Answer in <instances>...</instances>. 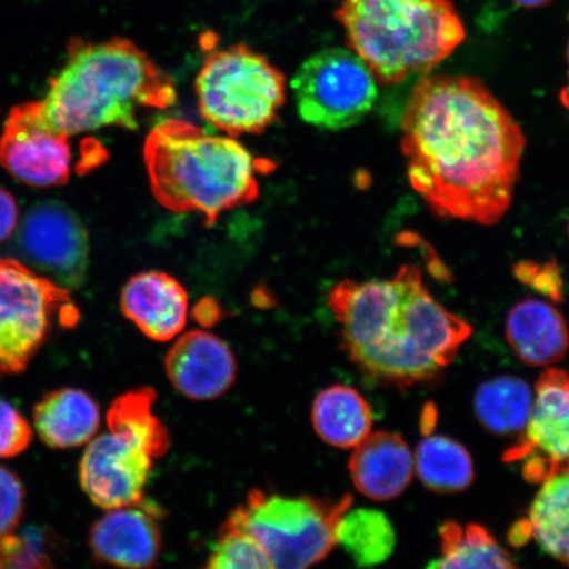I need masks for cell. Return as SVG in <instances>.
<instances>
[{"mask_svg":"<svg viewBox=\"0 0 569 569\" xmlns=\"http://www.w3.org/2000/svg\"><path fill=\"white\" fill-rule=\"evenodd\" d=\"M525 134L471 77H426L402 117L401 148L412 189L440 218L493 226L508 212Z\"/></svg>","mask_w":569,"mask_h":569,"instance_id":"1","label":"cell"},{"mask_svg":"<svg viewBox=\"0 0 569 569\" xmlns=\"http://www.w3.org/2000/svg\"><path fill=\"white\" fill-rule=\"evenodd\" d=\"M327 302L348 358L381 386L438 379L472 336L467 320L433 298L416 266H402L389 280L340 281Z\"/></svg>","mask_w":569,"mask_h":569,"instance_id":"2","label":"cell"},{"mask_svg":"<svg viewBox=\"0 0 569 569\" xmlns=\"http://www.w3.org/2000/svg\"><path fill=\"white\" fill-rule=\"evenodd\" d=\"M176 101L172 77L131 40L74 38L42 104L53 127L71 137L104 127L138 130L140 110H167Z\"/></svg>","mask_w":569,"mask_h":569,"instance_id":"3","label":"cell"},{"mask_svg":"<svg viewBox=\"0 0 569 569\" xmlns=\"http://www.w3.org/2000/svg\"><path fill=\"white\" fill-rule=\"evenodd\" d=\"M144 161L152 193L163 208L202 213L212 226L222 213L260 194L262 166L239 141L213 137L182 119H167L149 132Z\"/></svg>","mask_w":569,"mask_h":569,"instance_id":"4","label":"cell"},{"mask_svg":"<svg viewBox=\"0 0 569 569\" xmlns=\"http://www.w3.org/2000/svg\"><path fill=\"white\" fill-rule=\"evenodd\" d=\"M337 18L383 87L430 73L466 39L451 0H345Z\"/></svg>","mask_w":569,"mask_h":569,"instance_id":"5","label":"cell"},{"mask_svg":"<svg viewBox=\"0 0 569 569\" xmlns=\"http://www.w3.org/2000/svg\"><path fill=\"white\" fill-rule=\"evenodd\" d=\"M153 389L128 391L107 411L109 431L91 439L80 465L84 493L107 510L144 501L154 460L169 451V431L154 415Z\"/></svg>","mask_w":569,"mask_h":569,"instance_id":"6","label":"cell"},{"mask_svg":"<svg viewBox=\"0 0 569 569\" xmlns=\"http://www.w3.org/2000/svg\"><path fill=\"white\" fill-rule=\"evenodd\" d=\"M202 118L230 137L259 134L272 126L287 101V78L267 57L244 46L212 51L197 76Z\"/></svg>","mask_w":569,"mask_h":569,"instance_id":"7","label":"cell"},{"mask_svg":"<svg viewBox=\"0 0 569 569\" xmlns=\"http://www.w3.org/2000/svg\"><path fill=\"white\" fill-rule=\"evenodd\" d=\"M351 507V496L323 500L254 489L226 523L252 538L273 569H311L337 546V523Z\"/></svg>","mask_w":569,"mask_h":569,"instance_id":"8","label":"cell"},{"mask_svg":"<svg viewBox=\"0 0 569 569\" xmlns=\"http://www.w3.org/2000/svg\"><path fill=\"white\" fill-rule=\"evenodd\" d=\"M291 90L305 122L326 131L360 123L379 97L372 71L358 54L343 48L310 56L296 71Z\"/></svg>","mask_w":569,"mask_h":569,"instance_id":"9","label":"cell"},{"mask_svg":"<svg viewBox=\"0 0 569 569\" xmlns=\"http://www.w3.org/2000/svg\"><path fill=\"white\" fill-rule=\"evenodd\" d=\"M73 310L69 290L18 260L0 258V373L24 371L56 316Z\"/></svg>","mask_w":569,"mask_h":569,"instance_id":"10","label":"cell"},{"mask_svg":"<svg viewBox=\"0 0 569 569\" xmlns=\"http://www.w3.org/2000/svg\"><path fill=\"white\" fill-rule=\"evenodd\" d=\"M13 251L47 279L70 290L87 279L90 240L74 210L59 201H42L26 213L13 241Z\"/></svg>","mask_w":569,"mask_h":569,"instance_id":"11","label":"cell"},{"mask_svg":"<svg viewBox=\"0 0 569 569\" xmlns=\"http://www.w3.org/2000/svg\"><path fill=\"white\" fill-rule=\"evenodd\" d=\"M523 436L503 460L521 462L530 483H543L569 471V373L550 368L539 376Z\"/></svg>","mask_w":569,"mask_h":569,"instance_id":"12","label":"cell"},{"mask_svg":"<svg viewBox=\"0 0 569 569\" xmlns=\"http://www.w3.org/2000/svg\"><path fill=\"white\" fill-rule=\"evenodd\" d=\"M0 166L33 188L69 181V137L53 127L42 102L19 104L10 111L0 134Z\"/></svg>","mask_w":569,"mask_h":569,"instance_id":"13","label":"cell"},{"mask_svg":"<svg viewBox=\"0 0 569 569\" xmlns=\"http://www.w3.org/2000/svg\"><path fill=\"white\" fill-rule=\"evenodd\" d=\"M166 371L172 387L188 400L212 401L233 386L238 365L224 340L193 330L183 333L170 347Z\"/></svg>","mask_w":569,"mask_h":569,"instance_id":"14","label":"cell"},{"mask_svg":"<svg viewBox=\"0 0 569 569\" xmlns=\"http://www.w3.org/2000/svg\"><path fill=\"white\" fill-rule=\"evenodd\" d=\"M159 510L144 501L107 513L92 526L89 546L106 566L118 569H152L161 552Z\"/></svg>","mask_w":569,"mask_h":569,"instance_id":"15","label":"cell"},{"mask_svg":"<svg viewBox=\"0 0 569 569\" xmlns=\"http://www.w3.org/2000/svg\"><path fill=\"white\" fill-rule=\"evenodd\" d=\"M120 308L146 337L169 341L187 326L188 291L174 277L149 270L131 277L124 284Z\"/></svg>","mask_w":569,"mask_h":569,"instance_id":"16","label":"cell"},{"mask_svg":"<svg viewBox=\"0 0 569 569\" xmlns=\"http://www.w3.org/2000/svg\"><path fill=\"white\" fill-rule=\"evenodd\" d=\"M348 469L355 488L362 496L375 501H389L409 487L415 458L398 433L377 431L353 448Z\"/></svg>","mask_w":569,"mask_h":569,"instance_id":"17","label":"cell"},{"mask_svg":"<svg viewBox=\"0 0 569 569\" xmlns=\"http://www.w3.org/2000/svg\"><path fill=\"white\" fill-rule=\"evenodd\" d=\"M511 350L526 365L549 367L566 358L569 331L561 312L549 302L526 298L510 309L505 325Z\"/></svg>","mask_w":569,"mask_h":569,"instance_id":"18","label":"cell"},{"mask_svg":"<svg viewBox=\"0 0 569 569\" xmlns=\"http://www.w3.org/2000/svg\"><path fill=\"white\" fill-rule=\"evenodd\" d=\"M33 421L42 442L63 450L94 438L101 425V410L87 391L63 388L42 397L34 407Z\"/></svg>","mask_w":569,"mask_h":569,"instance_id":"19","label":"cell"},{"mask_svg":"<svg viewBox=\"0 0 569 569\" xmlns=\"http://www.w3.org/2000/svg\"><path fill=\"white\" fill-rule=\"evenodd\" d=\"M311 422L325 443L355 448L371 433L372 409L360 391L346 386L327 388L316 397Z\"/></svg>","mask_w":569,"mask_h":569,"instance_id":"20","label":"cell"},{"mask_svg":"<svg viewBox=\"0 0 569 569\" xmlns=\"http://www.w3.org/2000/svg\"><path fill=\"white\" fill-rule=\"evenodd\" d=\"M439 538L442 555L426 569H517L509 552L478 523L447 521Z\"/></svg>","mask_w":569,"mask_h":569,"instance_id":"21","label":"cell"},{"mask_svg":"<svg viewBox=\"0 0 569 569\" xmlns=\"http://www.w3.org/2000/svg\"><path fill=\"white\" fill-rule=\"evenodd\" d=\"M522 522L528 538L569 567V471L542 483Z\"/></svg>","mask_w":569,"mask_h":569,"instance_id":"22","label":"cell"},{"mask_svg":"<svg viewBox=\"0 0 569 569\" xmlns=\"http://www.w3.org/2000/svg\"><path fill=\"white\" fill-rule=\"evenodd\" d=\"M532 401L531 388L522 379L500 376L476 390L475 415L489 432L516 436L528 425Z\"/></svg>","mask_w":569,"mask_h":569,"instance_id":"23","label":"cell"},{"mask_svg":"<svg viewBox=\"0 0 569 569\" xmlns=\"http://www.w3.org/2000/svg\"><path fill=\"white\" fill-rule=\"evenodd\" d=\"M415 468L423 486L439 495H455L471 487L475 467L467 448L448 437H426L418 445Z\"/></svg>","mask_w":569,"mask_h":569,"instance_id":"24","label":"cell"},{"mask_svg":"<svg viewBox=\"0 0 569 569\" xmlns=\"http://www.w3.org/2000/svg\"><path fill=\"white\" fill-rule=\"evenodd\" d=\"M336 538L337 545L360 568H373L387 561L397 540L393 526L382 511L351 508L340 516Z\"/></svg>","mask_w":569,"mask_h":569,"instance_id":"25","label":"cell"},{"mask_svg":"<svg viewBox=\"0 0 569 569\" xmlns=\"http://www.w3.org/2000/svg\"><path fill=\"white\" fill-rule=\"evenodd\" d=\"M53 532L27 528L0 538V569H60L56 565Z\"/></svg>","mask_w":569,"mask_h":569,"instance_id":"26","label":"cell"},{"mask_svg":"<svg viewBox=\"0 0 569 569\" xmlns=\"http://www.w3.org/2000/svg\"><path fill=\"white\" fill-rule=\"evenodd\" d=\"M202 569H273V566L252 538L224 522Z\"/></svg>","mask_w":569,"mask_h":569,"instance_id":"27","label":"cell"},{"mask_svg":"<svg viewBox=\"0 0 569 569\" xmlns=\"http://www.w3.org/2000/svg\"><path fill=\"white\" fill-rule=\"evenodd\" d=\"M515 274L519 282L539 295L551 298L553 302L565 300V282L560 269L555 261H522L515 266Z\"/></svg>","mask_w":569,"mask_h":569,"instance_id":"28","label":"cell"},{"mask_svg":"<svg viewBox=\"0 0 569 569\" xmlns=\"http://www.w3.org/2000/svg\"><path fill=\"white\" fill-rule=\"evenodd\" d=\"M31 440V425L11 403L0 400V459L18 457Z\"/></svg>","mask_w":569,"mask_h":569,"instance_id":"29","label":"cell"},{"mask_svg":"<svg viewBox=\"0 0 569 569\" xmlns=\"http://www.w3.org/2000/svg\"><path fill=\"white\" fill-rule=\"evenodd\" d=\"M24 487L18 476L0 467V538L16 532L24 510Z\"/></svg>","mask_w":569,"mask_h":569,"instance_id":"30","label":"cell"},{"mask_svg":"<svg viewBox=\"0 0 569 569\" xmlns=\"http://www.w3.org/2000/svg\"><path fill=\"white\" fill-rule=\"evenodd\" d=\"M19 222V208L9 191L0 187V243L16 232Z\"/></svg>","mask_w":569,"mask_h":569,"instance_id":"31","label":"cell"},{"mask_svg":"<svg viewBox=\"0 0 569 569\" xmlns=\"http://www.w3.org/2000/svg\"><path fill=\"white\" fill-rule=\"evenodd\" d=\"M518 6L525 7V9H538L552 2V0H513Z\"/></svg>","mask_w":569,"mask_h":569,"instance_id":"32","label":"cell"},{"mask_svg":"<svg viewBox=\"0 0 569 569\" xmlns=\"http://www.w3.org/2000/svg\"><path fill=\"white\" fill-rule=\"evenodd\" d=\"M560 101L563 103L566 109L569 111V84L560 92Z\"/></svg>","mask_w":569,"mask_h":569,"instance_id":"33","label":"cell"},{"mask_svg":"<svg viewBox=\"0 0 569 569\" xmlns=\"http://www.w3.org/2000/svg\"><path fill=\"white\" fill-rule=\"evenodd\" d=\"M567 57H568V63H569V46H568Z\"/></svg>","mask_w":569,"mask_h":569,"instance_id":"34","label":"cell"},{"mask_svg":"<svg viewBox=\"0 0 569 569\" xmlns=\"http://www.w3.org/2000/svg\"><path fill=\"white\" fill-rule=\"evenodd\" d=\"M568 234H569V218H568Z\"/></svg>","mask_w":569,"mask_h":569,"instance_id":"35","label":"cell"}]
</instances>
